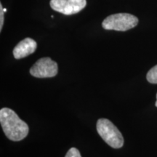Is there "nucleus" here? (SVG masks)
<instances>
[{
	"label": "nucleus",
	"instance_id": "obj_1",
	"mask_svg": "<svg viewBox=\"0 0 157 157\" xmlns=\"http://www.w3.org/2000/svg\"><path fill=\"white\" fill-rule=\"evenodd\" d=\"M0 123L6 136L13 141L23 140L29 134L28 124L9 108L0 111Z\"/></svg>",
	"mask_w": 157,
	"mask_h": 157
},
{
	"label": "nucleus",
	"instance_id": "obj_2",
	"mask_svg": "<svg viewBox=\"0 0 157 157\" xmlns=\"http://www.w3.org/2000/svg\"><path fill=\"white\" fill-rule=\"evenodd\" d=\"M97 131L103 140L113 148H120L124 145V138L120 131L107 119H98Z\"/></svg>",
	"mask_w": 157,
	"mask_h": 157
},
{
	"label": "nucleus",
	"instance_id": "obj_3",
	"mask_svg": "<svg viewBox=\"0 0 157 157\" xmlns=\"http://www.w3.org/2000/svg\"><path fill=\"white\" fill-rule=\"evenodd\" d=\"M137 23L138 19L135 15L129 13H117L104 19L102 26L105 30L125 31L134 28Z\"/></svg>",
	"mask_w": 157,
	"mask_h": 157
},
{
	"label": "nucleus",
	"instance_id": "obj_4",
	"mask_svg": "<svg viewBox=\"0 0 157 157\" xmlns=\"http://www.w3.org/2000/svg\"><path fill=\"white\" fill-rule=\"evenodd\" d=\"M58 64L50 58H42L31 68L30 74L36 78H51L57 75Z\"/></svg>",
	"mask_w": 157,
	"mask_h": 157
},
{
	"label": "nucleus",
	"instance_id": "obj_5",
	"mask_svg": "<svg viewBox=\"0 0 157 157\" xmlns=\"http://www.w3.org/2000/svg\"><path fill=\"white\" fill-rule=\"evenodd\" d=\"M50 7L55 11L70 15L78 13L87 5L86 0H51Z\"/></svg>",
	"mask_w": 157,
	"mask_h": 157
},
{
	"label": "nucleus",
	"instance_id": "obj_6",
	"mask_svg": "<svg viewBox=\"0 0 157 157\" xmlns=\"http://www.w3.org/2000/svg\"><path fill=\"white\" fill-rule=\"evenodd\" d=\"M36 48L37 44L34 39L25 38L15 47L13 50V56L15 59L23 58L34 53Z\"/></svg>",
	"mask_w": 157,
	"mask_h": 157
},
{
	"label": "nucleus",
	"instance_id": "obj_7",
	"mask_svg": "<svg viewBox=\"0 0 157 157\" xmlns=\"http://www.w3.org/2000/svg\"><path fill=\"white\" fill-rule=\"evenodd\" d=\"M146 78L149 83L157 84V65L149 70L146 75Z\"/></svg>",
	"mask_w": 157,
	"mask_h": 157
},
{
	"label": "nucleus",
	"instance_id": "obj_8",
	"mask_svg": "<svg viewBox=\"0 0 157 157\" xmlns=\"http://www.w3.org/2000/svg\"><path fill=\"white\" fill-rule=\"evenodd\" d=\"M65 157H82V156L77 148H71L68 150Z\"/></svg>",
	"mask_w": 157,
	"mask_h": 157
},
{
	"label": "nucleus",
	"instance_id": "obj_9",
	"mask_svg": "<svg viewBox=\"0 0 157 157\" xmlns=\"http://www.w3.org/2000/svg\"><path fill=\"white\" fill-rule=\"evenodd\" d=\"M4 12L2 5L0 4V31H2L4 24Z\"/></svg>",
	"mask_w": 157,
	"mask_h": 157
},
{
	"label": "nucleus",
	"instance_id": "obj_10",
	"mask_svg": "<svg viewBox=\"0 0 157 157\" xmlns=\"http://www.w3.org/2000/svg\"><path fill=\"white\" fill-rule=\"evenodd\" d=\"M155 105H156V106L157 107V93H156V104H155Z\"/></svg>",
	"mask_w": 157,
	"mask_h": 157
},
{
	"label": "nucleus",
	"instance_id": "obj_11",
	"mask_svg": "<svg viewBox=\"0 0 157 157\" xmlns=\"http://www.w3.org/2000/svg\"><path fill=\"white\" fill-rule=\"evenodd\" d=\"M3 10H4V12H5H5L7 11V9H6V8H3Z\"/></svg>",
	"mask_w": 157,
	"mask_h": 157
}]
</instances>
